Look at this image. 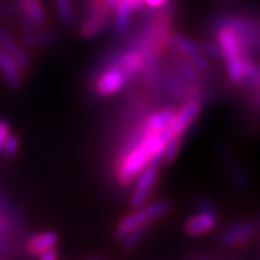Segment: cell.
Returning a JSON list of instances; mask_svg holds the SVG:
<instances>
[{"label": "cell", "mask_w": 260, "mask_h": 260, "mask_svg": "<svg viewBox=\"0 0 260 260\" xmlns=\"http://www.w3.org/2000/svg\"><path fill=\"white\" fill-rule=\"evenodd\" d=\"M88 260H107V259H103V257H90Z\"/></svg>", "instance_id": "obj_38"}, {"label": "cell", "mask_w": 260, "mask_h": 260, "mask_svg": "<svg viewBox=\"0 0 260 260\" xmlns=\"http://www.w3.org/2000/svg\"><path fill=\"white\" fill-rule=\"evenodd\" d=\"M168 0H143L145 5H148L150 8H155V9H159L160 6H164L167 3Z\"/></svg>", "instance_id": "obj_33"}, {"label": "cell", "mask_w": 260, "mask_h": 260, "mask_svg": "<svg viewBox=\"0 0 260 260\" xmlns=\"http://www.w3.org/2000/svg\"><path fill=\"white\" fill-rule=\"evenodd\" d=\"M59 240V236L55 232H42L32 236L26 243V251L30 256H39L42 251L55 247Z\"/></svg>", "instance_id": "obj_19"}, {"label": "cell", "mask_w": 260, "mask_h": 260, "mask_svg": "<svg viewBox=\"0 0 260 260\" xmlns=\"http://www.w3.org/2000/svg\"><path fill=\"white\" fill-rule=\"evenodd\" d=\"M171 211V204L168 201L159 200L150 204L142 205L139 208H133V211L123 215L114 227V237L120 239L124 234L150 225L155 220L165 217Z\"/></svg>", "instance_id": "obj_3"}, {"label": "cell", "mask_w": 260, "mask_h": 260, "mask_svg": "<svg viewBox=\"0 0 260 260\" xmlns=\"http://www.w3.org/2000/svg\"><path fill=\"white\" fill-rule=\"evenodd\" d=\"M56 16L65 26H73L75 23V9L73 0H54Z\"/></svg>", "instance_id": "obj_23"}, {"label": "cell", "mask_w": 260, "mask_h": 260, "mask_svg": "<svg viewBox=\"0 0 260 260\" xmlns=\"http://www.w3.org/2000/svg\"><path fill=\"white\" fill-rule=\"evenodd\" d=\"M259 65L260 64H257L251 58V55L242 56V58L225 62V74H227V78L232 84L244 85L256 73Z\"/></svg>", "instance_id": "obj_13"}, {"label": "cell", "mask_w": 260, "mask_h": 260, "mask_svg": "<svg viewBox=\"0 0 260 260\" xmlns=\"http://www.w3.org/2000/svg\"><path fill=\"white\" fill-rule=\"evenodd\" d=\"M0 48L10 55L19 65L22 70H28L32 65V59L29 54L19 45L18 42L12 38L10 32L5 26L0 25Z\"/></svg>", "instance_id": "obj_16"}, {"label": "cell", "mask_w": 260, "mask_h": 260, "mask_svg": "<svg viewBox=\"0 0 260 260\" xmlns=\"http://www.w3.org/2000/svg\"><path fill=\"white\" fill-rule=\"evenodd\" d=\"M130 3V6H132V9L133 12H136V10H142L143 9V0H127Z\"/></svg>", "instance_id": "obj_35"}, {"label": "cell", "mask_w": 260, "mask_h": 260, "mask_svg": "<svg viewBox=\"0 0 260 260\" xmlns=\"http://www.w3.org/2000/svg\"><path fill=\"white\" fill-rule=\"evenodd\" d=\"M259 224L256 220H240L225 227L220 234V242L224 247H236L250 242L259 233Z\"/></svg>", "instance_id": "obj_9"}, {"label": "cell", "mask_w": 260, "mask_h": 260, "mask_svg": "<svg viewBox=\"0 0 260 260\" xmlns=\"http://www.w3.org/2000/svg\"><path fill=\"white\" fill-rule=\"evenodd\" d=\"M197 208L198 210H215V205H214V203L210 198L201 197V198L197 200Z\"/></svg>", "instance_id": "obj_31"}, {"label": "cell", "mask_w": 260, "mask_h": 260, "mask_svg": "<svg viewBox=\"0 0 260 260\" xmlns=\"http://www.w3.org/2000/svg\"><path fill=\"white\" fill-rule=\"evenodd\" d=\"M200 48L203 49L204 55L207 58H211V59H215V61H223V54H221V49L218 47L217 41H203L200 44Z\"/></svg>", "instance_id": "obj_26"}, {"label": "cell", "mask_w": 260, "mask_h": 260, "mask_svg": "<svg viewBox=\"0 0 260 260\" xmlns=\"http://www.w3.org/2000/svg\"><path fill=\"white\" fill-rule=\"evenodd\" d=\"M129 80L117 65L110 64L94 83V91L99 97H112L126 85Z\"/></svg>", "instance_id": "obj_10"}, {"label": "cell", "mask_w": 260, "mask_h": 260, "mask_svg": "<svg viewBox=\"0 0 260 260\" xmlns=\"http://www.w3.org/2000/svg\"><path fill=\"white\" fill-rule=\"evenodd\" d=\"M181 148H182V136H175V138L168 139L162 149V162L167 165L172 164L177 159Z\"/></svg>", "instance_id": "obj_25"}, {"label": "cell", "mask_w": 260, "mask_h": 260, "mask_svg": "<svg viewBox=\"0 0 260 260\" xmlns=\"http://www.w3.org/2000/svg\"><path fill=\"white\" fill-rule=\"evenodd\" d=\"M213 37L215 38L218 47L223 54V62H229L233 59L242 58V56L251 55L249 48L246 45L242 34L237 32L236 29L229 28V26H221L215 29L213 32Z\"/></svg>", "instance_id": "obj_4"}, {"label": "cell", "mask_w": 260, "mask_h": 260, "mask_svg": "<svg viewBox=\"0 0 260 260\" xmlns=\"http://www.w3.org/2000/svg\"><path fill=\"white\" fill-rule=\"evenodd\" d=\"M218 152H220V158L224 162L225 171L233 181V184L239 188H243V189L249 188L251 184L250 175H249V171L242 164V160L237 158L232 150H229L223 143H220Z\"/></svg>", "instance_id": "obj_11"}, {"label": "cell", "mask_w": 260, "mask_h": 260, "mask_svg": "<svg viewBox=\"0 0 260 260\" xmlns=\"http://www.w3.org/2000/svg\"><path fill=\"white\" fill-rule=\"evenodd\" d=\"M218 224L217 210H198L186 218L184 230L191 237H200L207 233H211Z\"/></svg>", "instance_id": "obj_12"}, {"label": "cell", "mask_w": 260, "mask_h": 260, "mask_svg": "<svg viewBox=\"0 0 260 260\" xmlns=\"http://www.w3.org/2000/svg\"><path fill=\"white\" fill-rule=\"evenodd\" d=\"M169 45L174 49H177L179 54H182L185 58H188L201 74L205 75L207 73H210L208 58L204 55L203 49L200 48V44L194 42L191 38L172 32L171 38H169Z\"/></svg>", "instance_id": "obj_8"}, {"label": "cell", "mask_w": 260, "mask_h": 260, "mask_svg": "<svg viewBox=\"0 0 260 260\" xmlns=\"http://www.w3.org/2000/svg\"><path fill=\"white\" fill-rule=\"evenodd\" d=\"M10 135V124L6 120L0 119V153H2V148L6 138Z\"/></svg>", "instance_id": "obj_29"}, {"label": "cell", "mask_w": 260, "mask_h": 260, "mask_svg": "<svg viewBox=\"0 0 260 260\" xmlns=\"http://www.w3.org/2000/svg\"><path fill=\"white\" fill-rule=\"evenodd\" d=\"M259 237H260V229H259Z\"/></svg>", "instance_id": "obj_39"}, {"label": "cell", "mask_w": 260, "mask_h": 260, "mask_svg": "<svg viewBox=\"0 0 260 260\" xmlns=\"http://www.w3.org/2000/svg\"><path fill=\"white\" fill-rule=\"evenodd\" d=\"M112 64L117 65L126 74L127 80H132L142 71L143 64H145V58H143V54L140 52L139 48L132 47L130 49L119 52L112 59Z\"/></svg>", "instance_id": "obj_14"}, {"label": "cell", "mask_w": 260, "mask_h": 260, "mask_svg": "<svg viewBox=\"0 0 260 260\" xmlns=\"http://www.w3.org/2000/svg\"><path fill=\"white\" fill-rule=\"evenodd\" d=\"M12 3H13V5H15V6H16V8H20V3H22V0H12Z\"/></svg>", "instance_id": "obj_37"}, {"label": "cell", "mask_w": 260, "mask_h": 260, "mask_svg": "<svg viewBox=\"0 0 260 260\" xmlns=\"http://www.w3.org/2000/svg\"><path fill=\"white\" fill-rule=\"evenodd\" d=\"M168 48H169V54H171V61L175 67V70L185 78L188 83L204 84V75L197 70V67L188 58L179 54L177 49H174L171 45H168Z\"/></svg>", "instance_id": "obj_17"}, {"label": "cell", "mask_w": 260, "mask_h": 260, "mask_svg": "<svg viewBox=\"0 0 260 260\" xmlns=\"http://www.w3.org/2000/svg\"><path fill=\"white\" fill-rule=\"evenodd\" d=\"M174 116H175V110L171 107L159 109L156 112L150 113L145 119L143 124H142V130L143 132H162L169 126Z\"/></svg>", "instance_id": "obj_20"}, {"label": "cell", "mask_w": 260, "mask_h": 260, "mask_svg": "<svg viewBox=\"0 0 260 260\" xmlns=\"http://www.w3.org/2000/svg\"><path fill=\"white\" fill-rule=\"evenodd\" d=\"M244 87H246V88H250V90H259L260 91V65L250 80L244 84Z\"/></svg>", "instance_id": "obj_30"}, {"label": "cell", "mask_w": 260, "mask_h": 260, "mask_svg": "<svg viewBox=\"0 0 260 260\" xmlns=\"http://www.w3.org/2000/svg\"><path fill=\"white\" fill-rule=\"evenodd\" d=\"M246 90H247L249 103L256 109V112L260 113V91L259 90H250V88H246Z\"/></svg>", "instance_id": "obj_28"}, {"label": "cell", "mask_w": 260, "mask_h": 260, "mask_svg": "<svg viewBox=\"0 0 260 260\" xmlns=\"http://www.w3.org/2000/svg\"><path fill=\"white\" fill-rule=\"evenodd\" d=\"M119 2H120V0H107V5H109V8L113 10L116 8V5H117Z\"/></svg>", "instance_id": "obj_36"}, {"label": "cell", "mask_w": 260, "mask_h": 260, "mask_svg": "<svg viewBox=\"0 0 260 260\" xmlns=\"http://www.w3.org/2000/svg\"><path fill=\"white\" fill-rule=\"evenodd\" d=\"M167 143L162 132H140L139 139L133 142L116 167V179L121 186L133 184L142 169L149 164H162V149Z\"/></svg>", "instance_id": "obj_1"}, {"label": "cell", "mask_w": 260, "mask_h": 260, "mask_svg": "<svg viewBox=\"0 0 260 260\" xmlns=\"http://www.w3.org/2000/svg\"><path fill=\"white\" fill-rule=\"evenodd\" d=\"M203 110V102L201 100H189L185 102L181 109L175 112L172 121L169 123L167 129L162 130V135L165 139H171L175 136H182L186 130L191 127V124L197 120V117L201 114Z\"/></svg>", "instance_id": "obj_6"}, {"label": "cell", "mask_w": 260, "mask_h": 260, "mask_svg": "<svg viewBox=\"0 0 260 260\" xmlns=\"http://www.w3.org/2000/svg\"><path fill=\"white\" fill-rule=\"evenodd\" d=\"M114 18H113L112 29L116 35H124L127 32L132 18V6L127 0H120L114 8Z\"/></svg>", "instance_id": "obj_21"}, {"label": "cell", "mask_w": 260, "mask_h": 260, "mask_svg": "<svg viewBox=\"0 0 260 260\" xmlns=\"http://www.w3.org/2000/svg\"><path fill=\"white\" fill-rule=\"evenodd\" d=\"M221 26L236 29L242 34L250 52H260V19L236 15V13H214L208 19V29L214 32Z\"/></svg>", "instance_id": "obj_2"}, {"label": "cell", "mask_w": 260, "mask_h": 260, "mask_svg": "<svg viewBox=\"0 0 260 260\" xmlns=\"http://www.w3.org/2000/svg\"><path fill=\"white\" fill-rule=\"evenodd\" d=\"M38 257H39V260H58V251H56L55 247H52V249L42 251Z\"/></svg>", "instance_id": "obj_32"}, {"label": "cell", "mask_w": 260, "mask_h": 260, "mask_svg": "<svg viewBox=\"0 0 260 260\" xmlns=\"http://www.w3.org/2000/svg\"><path fill=\"white\" fill-rule=\"evenodd\" d=\"M112 9L107 0H90V9L80 26V37L84 39H93L102 34L106 28Z\"/></svg>", "instance_id": "obj_5"}, {"label": "cell", "mask_w": 260, "mask_h": 260, "mask_svg": "<svg viewBox=\"0 0 260 260\" xmlns=\"http://www.w3.org/2000/svg\"><path fill=\"white\" fill-rule=\"evenodd\" d=\"M0 75L10 90H19L23 84V70L0 48Z\"/></svg>", "instance_id": "obj_15"}, {"label": "cell", "mask_w": 260, "mask_h": 260, "mask_svg": "<svg viewBox=\"0 0 260 260\" xmlns=\"http://www.w3.org/2000/svg\"><path fill=\"white\" fill-rule=\"evenodd\" d=\"M19 146H20V140L16 135H12L10 133L9 136L6 138L5 143H3V148H2V153L5 156H13L16 155L19 150Z\"/></svg>", "instance_id": "obj_27"}, {"label": "cell", "mask_w": 260, "mask_h": 260, "mask_svg": "<svg viewBox=\"0 0 260 260\" xmlns=\"http://www.w3.org/2000/svg\"><path fill=\"white\" fill-rule=\"evenodd\" d=\"M10 12H12V5H9V3H2L0 5V19L8 16Z\"/></svg>", "instance_id": "obj_34"}, {"label": "cell", "mask_w": 260, "mask_h": 260, "mask_svg": "<svg viewBox=\"0 0 260 260\" xmlns=\"http://www.w3.org/2000/svg\"><path fill=\"white\" fill-rule=\"evenodd\" d=\"M159 179V165L149 164L145 169H142L139 175L133 181V191L130 195L129 205L130 208H139L146 204L149 195L153 191Z\"/></svg>", "instance_id": "obj_7"}, {"label": "cell", "mask_w": 260, "mask_h": 260, "mask_svg": "<svg viewBox=\"0 0 260 260\" xmlns=\"http://www.w3.org/2000/svg\"><path fill=\"white\" fill-rule=\"evenodd\" d=\"M22 13L25 15V19L34 26H42L47 20L45 10L41 3V0H22L20 8Z\"/></svg>", "instance_id": "obj_22"}, {"label": "cell", "mask_w": 260, "mask_h": 260, "mask_svg": "<svg viewBox=\"0 0 260 260\" xmlns=\"http://www.w3.org/2000/svg\"><path fill=\"white\" fill-rule=\"evenodd\" d=\"M149 225L142 227V229H136L133 232L124 234L123 237H120V247L123 250H132L136 246H139V243L148 236Z\"/></svg>", "instance_id": "obj_24"}, {"label": "cell", "mask_w": 260, "mask_h": 260, "mask_svg": "<svg viewBox=\"0 0 260 260\" xmlns=\"http://www.w3.org/2000/svg\"><path fill=\"white\" fill-rule=\"evenodd\" d=\"M59 39L58 32L52 29H37L35 26L25 29L22 35V45L26 48H41L55 44Z\"/></svg>", "instance_id": "obj_18"}]
</instances>
